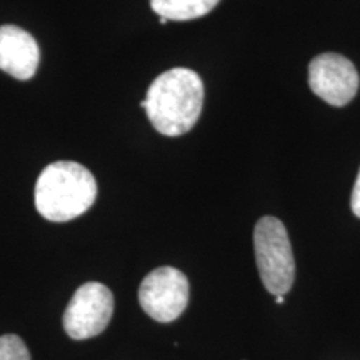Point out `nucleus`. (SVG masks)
<instances>
[{"label": "nucleus", "mask_w": 360, "mask_h": 360, "mask_svg": "<svg viewBox=\"0 0 360 360\" xmlns=\"http://www.w3.org/2000/svg\"><path fill=\"white\" fill-rule=\"evenodd\" d=\"M150 124L162 135L179 137L192 130L204 105V84L191 69H170L160 74L146 97Z\"/></svg>", "instance_id": "nucleus-1"}, {"label": "nucleus", "mask_w": 360, "mask_h": 360, "mask_svg": "<svg viewBox=\"0 0 360 360\" xmlns=\"http://www.w3.org/2000/svg\"><path fill=\"white\" fill-rule=\"evenodd\" d=\"M97 197V182L77 162L47 165L35 184V207L51 222H69L87 212Z\"/></svg>", "instance_id": "nucleus-2"}, {"label": "nucleus", "mask_w": 360, "mask_h": 360, "mask_svg": "<svg viewBox=\"0 0 360 360\" xmlns=\"http://www.w3.org/2000/svg\"><path fill=\"white\" fill-rule=\"evenodd\" d=\"M254 250L264 287L272 295H285L295 278L294 252L285 225L276 217H262L254 229Z\"/></svg>", "instance_id": "nucleus-3"}, {"label": "nucleus", "mask_w": 360, "mask_h": 360, "mask_svg": "<svg viewBox=\"0 0 360 360\" xmlns=\"http://www.w3.org/2000/svg\"><path fill=\"white\" fill-rule=\"evenodd\" d=\"M114 314V295L109 287L87 282L75 290L64 312V328L69 337L85 340L105 330Z\"/></svg>", "instance_id": "nucleus-4"}, {"label": "nucleus", "mask_w": 360, "mask_h": 360, "mask_svg": "<svg viewBox=\"0 0 360 360\" xmlns=\"http://www.w3.org/2000/svg\"><path fill=\"white\" fill-rule=\"evenodd\" d=\"M139 302L148 317L169 323L179 319L188 304V281L174 267L152 270L139 289Z\"/></svg>", "instance_id": "nucleus-5"}, {"label": "nucleus", "mask_w": 360, "mask_h": 360, "mask_svg": "<svg viewBox=\"0 0 360 360\" xmlns=\"http://www.w3.org/2000/svg\"><path fill=\"white\" fill-rule=\"evenodd\" d=\"M309 85L317 97L334 107H344L357 96L359 72L340 53H321L309 65Z\"/></svg>", "instance_id": "nucleus-6"}, {"label": "nucleus", "mask_w": 360, "mask_h": 360, "mask_svg": "<svg viewBox=\"0 0 360 360\" xmlns=\"http://www.w3.org/2000/svg\"><path fill=\"white\" fill-rule=\"evenodd\" d=\"M39 44L29 32L17 25L0 27V70L13 79L29 80L37 72Z\"/></svg>", "instance_id": "nucleus-7"}, {"label": "nucleus", "mask_w": 360, "mask_h": 360, "mask_svg": "<svg viewBox=\"0 0 360 360\" xmlns=\"http://www.w3.org/2000/svg\"><path fill=\"white\" fill-rule=\"evenodd\" d=\"M220 0H150V7L167 20H193L212 12Z\"/></svg>", "instance_id": "nucleus-8"}, {"label": "nucleus", "mask_w": 360, "mask_h": 360, "mask_svg": "<svg viewBox=\"0 0 360 360\" xmlns=\"http://www.w3.org/2000/svg\"><path fill=\"white\" fill-rule=\"evenodd\" d=\"M0 360H30L25 342L15 334L0 337Z\"/></svg>", "instance_id": "nucleus-9"}, {"label": "nucleus", "mask_w": 360, "mask_h": 360, "mask_svg": "<svg viewBox=\"0 0 360 360\" xmlns=\"http://www.w3.org/2000/svg\"><path fill=\"white\" fill-rule=\"evenodd\" d=\"M350 207H352V212L355 214V217L360 219V170H359L357 180H355L352 199H350Z\"/></svg>", "instance_id": "nucleus-10"}, {"label": "nucleus", "mask_w": 360, "mask_h": 360, "mask_svg": "<svg viewBox=\"0 0 360 360\" xmlns=\"http://www.w3.org/2000/svg\"><path fill=\"white\" fill-rule=\"evenodd\" d=\"M276 302H277L278 305H282L283 302H285V299H283V295H277V297H276Z\"/></svg>", "instance_id": "nucleus-11"}, {"label": "nucleus", "mask_w": 360, "mask_h": 360, "mask_svg": "<svg viewBox=\"0 0 360 360\" xmlns=\"http://www.w3.org/2000/svg\"><path fill=\"white\" fill-rule=\"evenodd\" d=\"M167 22H169L167 19H164V17H160V24H162V25H165V24H167Z\"/></svg>", "instance_id": "nucleus-12"}]
</instances>
